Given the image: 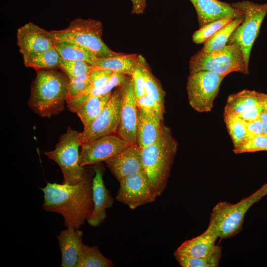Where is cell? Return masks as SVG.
Instances as JSON below:
<instances>
[{
    "instance_id": "17",
    "label": "cell",
    "mask_w": 267,
    "mask_h": 267,
    "mask_svg": "<svg viewBox=\"0 0 267 267\" xmlns=\"http://www.w3.org/2000/svg\"><path fill=\"white\" fill-rule=\"evenodd\" d=\"M196 11L200 27L227 16L243 18L242 12L218 0H190Z\"/></svg>"
},
{
    "instance_id": "15",
    "label": "cell",
    "mask_w": 267,
    "mask_h": 267,
    "mask_svg": "<svg viewBox=\"0 0 267 267\" xmlns=\"http://www.w3.org/2000/svg\"><path fill=\"white\" fill-rule=\"evenodd\" d=\"M104 162L118 181L128 175L144 170L141 149L138 144H129Z\"/></svg>"
},
{
    "instance_id": "32",
    "label": "cell",
    "mask_w": 267,
    "mask_h": 267,
    "mask_svg": "<svg viewBox=\"0 0 267 267\" xmlns=\"http://www.w3.org/2000/svg\"><path fill=\"white\" fill-rule=\"evenodd\" d=\"M234 18H235L228 15L201 27L199 30L194 32L192 36L193 42L197 44L204 43Z\"/></svg>"
},
{
    "instance_id": "8",
    "label": "cell",
    "mask_w": 267,
    "mask_h": 267,
    "mask_svg": "<svg viewBox=\"0 0 267 267\" xmlns=\"http://www.w3.org/2000/svg\"><path fill=\"white\" fill-rule=\"evenodd\" d=\"M231 5L242 12L243 20L232 32L227 44H238L241 47L246 63L249 65L252 47L267 14V3L258 4L245 0Z\"/></svg>"
},
{
    "instance_id": "14",
    "label": "cell",
    "mask_w": 267,
    "mask_h": 267,
    "mask_svg": "<svg viewBox=\"0 0 267 267\" xmlns=\"http://www.w3.org/2000/svg\"><path fill=\"white\" fill-rule=\"evenodd\" d=\"M17 40L19 51L24 61L32 55L44 51L54 46V41L50 31L32 22H29L18 29Z\"/></svg>"
},
{
    "instance_id": "35",
    "label": "cell",
    "mask_w": 267,
    "mask_h": 267,
    "mask_svg": "<svg viewBox=\"0 0 267 267\" xmlns=\"http://www.w3.org/2000/svg\"><path fill=\"white\" fill-rule=\"evenodd\" d=\"M90 85V72L69 79L68 85L67 100L77 96L87 90Z\"/></svg>"
},
{
    "instance_id": "4",
    "label": "cell",
    "mask_w": 267,
    "mask_h": 267,
    "mask_svg": "<svg viewBox=\"0 0 267 267\" xmlns=\"http://www.w3.org/2000/svg\"><path fill=\"white\" fill-rule=\"evenodd\" d=\"M267 195V182L236 203L221 201L213 208L207 228L220 239L233 237L242 229L247 212Z\"/></svg>"
},
{
    "instance_id": "37",
    "label": "cell",
    "mask_w": 267,
    "mask_h": 267,
    "mask_svg": "<svg viewBox=\"0 0 267 267\" xmlns=\"http://www.w3.org/2000/svg\"><path fill=\"white\" fill-rule=\"evenodd\" d=\"M113 72L108 69L93 66L90 71V85L87 89L103 86L108 82Z\"/></svg>"
},
{
    "instance_id": "26",
    "label": "cell",
    "mask_w": 267,
    "mask_h": 267,
    "mask_svg": "<svg viewBox=\"0 0 267 267\" xmlns=\"http://www.w3.org/2000/svg\"><path fill=\"white\" fill-rule=\"evenodd\" d=\"M139 62L143 72L146 94L149 95L156 103L160 113H164L165 92L159 83L150 72L144 58L138 55Z\"/></svg>"
},
{
    "instance_id": "2",
    "label": "cell",
    "mask_w": 267,
    "mask_h": 267,
    "mask_svg": "<svg viewBox=\"0 0 267 267\" xmlns=\"http://www.w3.org/2000/svg\"><path fill=\"white\" fill-rule=\"evenodd\" d=\"M69 80L52 69L38 71L31 86L30 108L42 117L49 118L60 113L68 98Z\"/></svg>"
},
{
    "instance_id": "16",
    "label": "cell",
    "mask_w": 267,
    "mask_h": 267,
    "mask_svg": "<svg viewBox=\"0 0 267 267\" xmlns=\"http://www.w3.org/2000/svg\"><path fill=\"white\" fill-rule=\"evenodd\" d=\"M92 178V194L93 209L87 222L91 226L99 225L106 218V209L112 207L114 200L105 186L101 169L96 166Z\"/></svg>"
},
{
    "instance_id": "29",
    "label": "cell",
    "mask_w": 267,
    "mask_h": 267,
    "mask_svg": "<svg viewBox=\"0 0 267 267\" xmlns=\"http://www.w3.org/2000/svg\"><path fill=\"white\" fill-rule=\"evenodd\" d=\"M112 262L104 256L97 246L82 244L77 267H112Z\"/></svg>"
},
{
    "instance_id": "22",
    "label": "cell",
    "mask_w": 267,
    "mask_h": 267,
    "mask_svg": "<svg viewBox=\"0 0 267 267\" xmlns=\"http://www.w3.org/2000/svg\"><path fill=\"white\" fill-rule=\"evenodd\" d=\"M128 75L119 72H114L108 82L103 86L93 89H87L77 96L66 101L68 109L76 113L78 108L91 97L104 95L112 92L121 86Z\"/></svg>"
},
{
    "instance_id": "27",
    "label": "cell",
    "mask_w": 267,
    "mask_h": 267,
    "mask_svg": "<svg viewBox=\"0 0 267 267\" xmlns=\"http://www.w3.org/2000/svg\"><path fill=\"white\" fill-rule=\"evenodd\" d=\"M243 20V18H235L232 19L207 39L204 42L201 50L205 53H210L222 48L227 44L235 29Z\"/></svg>"
},
{
    "instance_id": "38",
    "label": "cell",
    "mask_w": 267,
    "mask_h": 267,
    "mask_svg": "<svg viewBox=\"0 0 267 267\" xmlns=\"http://www.w3.org/2000/svg\"><path fill=\"white\" fill-rule=\"evenodd\" d=\"M134 92L136 98L146 94L145 80L143 72L139 62L135 71L132 76Z\"/></svg>"
},
{
    "instance_id": "20",
    "label": "cell",
    "mask_w": 267,
    "mask_h": 267,
    "mask_svg": "<svg viewBox=\"0 0 267 267\" xmlns=\"http://www.w3.org/2000/svg\"><path fill=\"white\" fill-rule=\"evenodd\" d=\"M161 119L150 116L138 108L137 144L141 149L154 142L159 137L162 126Z\"/></svg>"
},
{
    "instance_id": "21",
    "label": "cell",
    "mask_w": 267,
    "mask_h": 267,
    "mask_svg": "<svg viewBox=\"0 0 267 267\" xmlns=\"http://www.w3.org/2000/svg\"><path fill=\"white\" fill-rule=\"evenodd\" d=\"M262 103V93L255 90H243L228 96L224 107V115H238L250 107Z\"/></svg>"
},
{
    "instance_id": "5",
    "label": "cell",
    "mask_w": 267,
    "mask_h": 267,
    "mask_svg": "<svg viewBox=\"0 0 267 267\" xmlns=\"http://www.w3.org/2000/svg\"><path fill=\"white\" fill-rule=\"evenodd\" d=\"M50 33L54 41L70 42L82 45L98 58L119 53L110 49L103 41L102 25L99 21L78 18L71 21L67 28L52 30Z\"/></svg>"
},
{
    "instance_id": "24",
    "label": "cell",
    "mask_w": 267,
    "mask_h": 267,
    "mask_svg": "<svg viewBox=\"0 0 267 267\" xmlns=\"http://www.w3.org/2000/svg\"><path fill=\"white\" fill-rule=\"evenodd\" d=\"M111 93L91 97L78 108L76 113L83 124L84 131L90 127L105 108Z\"/></svg>"
},
{
    "instance_id": "1",
    "label": "cell",
    "mask_w": 267,
    "mask_h": 267,
    "mask_svg": "<svg viewBox=\"0 0 267 267\" xmlns=\"http://www.w3.org/2000/svg\"><path fill=\"white\" fill-rule=\"evenodd\" d=\"M92 178L87 173L78 183L47 182L44 193L43 208L62 216L66 228H80L92 212Z\"/></svg>"
},
{
    "instance_id": "42",
    "label": "cell",
    "mask_w": 267,
    "mask_h": 267,
    "mask_svg": "<svg viewBox=\"0 0 267 267\" xmlns=\"http://www.w3.org/2000/svg\"><path fill=\"white\" fill-rule=\"evenodd\" d=\"M260 119L262 124L263 134L267 136V112L264 108L261 113Z\"/></svg>"
},
{
    "instance_id": "19",
    "label": "cell",
    "mask_w": 267,
    "mask_h": 267,
    "mask_svg": "<svg viewBox=\"0 0 267 267\" xmlns=\"http://www.w3.org/2000/svg\"><path fill=\"white\" fill-rule=\"evenodd\" d=\"M218 237L209 229L200 235L183 242L175 253L192 257H203L212 254L217 248Z\"/></svg>"
},
{
    "instance_id": "33",
    "label": "cell",
    "mask_w": 267,
    "mask_h": 267,
    "mask_svg": "<svg viewBox=\"0 0 267 267\" xmlns=\"http://www.w3.org/2000/svg\"><path fill=\"white\" fill-rule=\"evenodd\" d=\"M59 67L69 79L89 72L93 66L87 62L61 58Z\"/></svg>"
},
{
    "instance_id": "7",
    "label": "cell",
    "mask_w": 267,
    "mask_h": 267,
    "mask_svg": "<svg viewBox=\"0 0 267 267\" xmlns=\"http://www.w3.org/2000/svg\"><path fill=\"white\" fill-rule=\"evenodd\" d=\"M80 133L68 127L61 135L54 150L44 154L59 166L63 176V183L75 184L86 175L84 167L80 165Z\"/></svg>"
},
{
    "instance_id": "36",
    "label": "cell",
    "mask_w": 267,
    "mask_h": 267,
    "mask_svg": "<svg viewBox=\"0 0 267 267\" xmlns=\"http://www.w3.org/2000/svg\"><path fill=\"white\" fill-rule=\"evenodd\" d=\"M136 102L137 108L147 115L163 120V115L159 111L156 103L147 94L136 98Z\"/></svg>"
},
{
    "instance_id": "28",
    "label": "cell",
    "mask_w": 267,
    "mask_h": 267,
    "mask_svg": "<svg viewBox=\"0 0 267 267\" xmlns=\"http://www.w3.org/2000/svg\"><path fill=\"white\" fill-rule=\"evenodd\" d=\"M61 56L54 46L42 52L32 55L24 61L26 67L37 71L52 69L59 67Z\"/></svg>"
},
{
    "instance_id": "23",
    "label": "cell",
    "mask_w": 267,
    "mask_h": 267,
    "mask_svg": "<svg viewBox=\"0 0 267 267\" xmlns=\"http://www.w3.org/2000/svg\"><path fill=\"white\" fill-rule=\"evenodd\" d=\"M138 63V55L136 54H124L122 53L110 57L99 58L94 66L119 72L132 76Z\"/></svg>"
},
{
    "instance_id": "31",
    "label": "cell",
    "mask_w": 267,
    "mask_h": 267,
    "mask_svg": "<svg viewBox=\"0 0 267 267\" xmlns=\"http://www.w3.org/2000/svg\"><path fill=\"white\" fill-rule=\"evenodd\" d=\"M224 120L234 148H237L246 141V122L233 114L224 115Z\"/></svg>"
},
{
    "instance_id": "6",
    "label": "cell",
    "mask_w": 267,
    "mask_h": 267,
    "mask_svg": "<svg viewBox=\"0 0 267 267\" xmlns=\"http://www.w3.org/2000/svg\"><path fill=\"white\" fill-rule=\"evenodd\" d=\"M190 74L205 70L226 76L233 72L249 73L241 47L236 43L227 44L222 48L205 53L201 50L194 54L189 63Z\"/></svg>"
},
{
    "instance_id": "11",
    "label": "cell",
    "mask_w": 267,
    "mask_h": 267,
    "mask_svg": "<svg viewBox=\"0 0 267 267\" xmlns=\"http://www.w3.org/2000/svg\"><path fill=\"white\" fill-rule=\"evenodd\" d=\"M121 99L120 86L112 91L107 105L90 127L80 133L81 145L116 133L120 122Z\"/></svg>"
},
{
    "instance_id": "34",
    "label": "cell",
    "mask_w": 267,
    "mask_h": 267,
    "mask_svg": "<svg viewBox=\"0 0 267 267\" xmlns=\"http://www.w3.org/2000/svg\"><path fill=\"white\" fill-rule=\"evenodd\" d=\"M261 151H267V136L263 134L248 139L233 149L235 154Z\"/></svg>"
},
{
    "instance_id": "30",
    "label": "cell",
    "mask_w": 267,
    "mask_h": 267,
    "mask_svg": "<svg viewBox=\"0 0 267 267\" xmlns=\"http://www.w3.org/2000/svg\"><path fill=\"white\" fill-rule=\"evenodd\" d=\"M222 254V248L218 246L211 255L203 257H192L174 253L176 259L182 267H217L220 262Z\"/></svg>"
},
{
    "instance_id": "41",
    "label": "cell",
    "mask_w": 267,
    "mask_h": 267,
    "mask_svg": "<svg viewBox=\"0 0 267 267\" xmlns=\"http://www.w3.org/2000/svg\"><path fill=\"white\" fill-rule=\"evenodd\" d=\"M132 2V13L142 14L145 9L146 0H131Z\"/></svg>"
},
{
    "instance_id": "39",
    "label": "cell",
    "mask_w": 267,
    "mask_h": 267,
    "mask_svg": "<svg viewBox=\"0 0 267 267\" xmlns=\"http://www.w3.org/2000/svg\"><path fill=\"white\" fill-rule=\"evenodd\" d=\"M263 110V103L259 104L250 107L237 116L245 122H248L260 118Z\"/></svg>"
},
{
    "instance_id": "12",
    "label": "cell",
    "mask_w": 267,
    "mask_h": 267,
    "mask_svg": "<svg viewBox=\"0 0 267 267\" xmlns=\"http://www.w3.org/2000/svg\"><path fill=\"white\" fill-rule=\"evenodd\" d=\"M122 99L120 118L116 133L129 144H138L137 110L132 76H128L120 86Z\"/></svg>"
},
{
    "instance_id": "9",
    "label": "cell",
    "mask_w": 267,
    "mask_h": 267,
    "mask_svg": "<svg viewBox=\"0 0 267 267\" xmlns=\"http://www.w3.org/2000/svg\"><path fill=\"white\" fill-rule=\"evenodd\" d=\"M225 76L209 71H199L190 74L186 89L190 105L198 112L210 111Z\"/></svg>"
},
{
    "instance_id": "18",
    "label": "cell",
    "mask_w": 267,
    "mask_h": 267,
    "mask_svg": "<svg viewBox=\"0 0 267 267\" xmlns=\"http://www.w3.org/2000/svg\"><path fill=\"white\" fill-rule=\"evenodd\" d=\"M83 233L79 228H67L57 236L61 255V267H77Z\"/></svg>"
},
{
    "instance_id": "25",
    "label": "cell",
    "mask_w": 267,
    "mask_h": 267,
    "mask_svg": "<svg viewBox=\"0 0 267 267\" xmlns=\"http://www.w3.org/2000/svg\"><path fill=\"white\" fill-rule=\"evenodd\" d=\"M54 45L61 57L65 59L82 61L94 66L99 59L90 50L78 44L54 41Z\"/></svg>"
},
{
    "instance_id": "13",
    "label": "cell",
    "mask_w": 267,
    "mask_h": 267,
    "mask_svg": "<svg viewBox=\"0 0 267 267\" xmlns=\"http://www.w3.org/2000/svg\"><path fill=\"white\" fill-rule=\"evenodd\" d=\"M129 145L117 135H107L82 144L80 165L82 167L98 164L116 155Z\"/></svg>"
},
{
    "instance_id": "10",
    "label": "cell",
    "mask_w": 267,
    "mask_h": 267,
    "mask_svg": "<svg viewBox=\"0 0 267 267\" xmlns=\"http://www.w3.org/2000/svg\"><path fill=\"white\" fill-rule=\"evenodd\" d=\"M119 181L116 199L131 209L153 202L158 197L145 171L128 175Z\"/></svg>"
},
{
    "instance_id": "3",
    "label": "cell",
    "mask_w": 267,
    "mask_h": 267,
    "mask_svg": "<svg viewBox=\"0 0 267 267\" xmlns=\"http://www.w3.org/2000/svg\"><path fill=\"white\" fill-rule=\"evenodd\" d=\"M177 150V141L164 124L158 138L141 149L144 170L157 196L166 189Z\"/></svg>"
},
{
    "instance_id": "43",
    "label": "cell",
    "mask_w": 267,
    "mask_h": 267,
    "mask_svg": "<svg viewBox=\"0 0 267 267\" xmlns=\"http://www.w3.org/2000/svg\"><path fill=\"white\" fill-rule=\"evenodd\" d=\"M263 108L267 112V94L262 93Z\"/></svg>"
},
{
    "instance_id": "40",
    "label": "cell",
    "mask_w": 267,
    "mask_h": 267,
    "mask_svg": "<svg viewBox=\"0 0 267 267\" xmlns=\"http://www.w3.org/2000/svg\"><path fill=\"white\" fill-rule=\"evenodd\" d=\"M246 140L254 136L263 134V127L260 118L246 122Z\"/></svg>"
}]
</instances>
